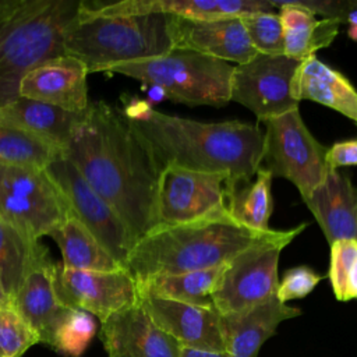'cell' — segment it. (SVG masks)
I'll return each instance as SVG.
<instances>
[{
    "mask_svg": "<svg viewBox=\"0 0 357 357\" xmlns=\"http://www.w3.org/2000/svg\"><path fill=\"white\" fill-rule=\"evenodd\" d=\"M100 339L107 357H180L183 347L139 303L100 322Z\"/></svg>",
    "mask_w": 357,
    "mask_h": 357,
    "instance_id": "16",
    "label": "cell"
},
{
    "mask_svg": "<svg viewBox=\"0 0 357 357\" xmlns=\"http://www.w3.org/2000/svg\"><path fill=\"white\" fill-rule=\"evenodd\" d=\"M86 66L73 57L60 56L50 59L29 71L20 84V96L57 106L71 113L88 109Z\"/></svg>",
    "mask_w": 357,
    "mask_h": 357,
    "instance_id": "19",
    "label": "cell"
},
{
    "mask_svg": "<svg viewBox=\"0 0 357 357\" xmlns=\"http://www.w3.org/2000/svg\"><path fill=\"white\" fill-rule=\"evenodd\" d=\"M130 121L148 144L160 170L176 165L191 170L226 173L227 192L251 181L261 167L264 131L257 124L237 120L202 123L152 107L138 120Z\"/></svg>",
    "mask_w": 357,
    "mask_h": 357,
    "instance_id": "2",
    "label": "cell"
},
{
    "mask_svg": "<svg viewBox=\"0 0 357 357\" xmlns=\"http://www.w3.org/2000/svg\"><path fill=\"white\" fill-rule=\"evenodd\" d=\"M169 14L77 15L66 36V54L81 60L88 73L152 59L173 49Z\"/></svg>",
    "mask_w": 357,
    "mask_h": 357,
    "instance_id": "5",
    "label": "cell"
},
{
    "mask_svg": "<svg viewBox=\"0 0 357 357\" xmlns=\"http://www.w3.org/2000/svg\"><path fill=\"white\" fill-rule=\"evenodd\" d=\"M290 92L294 100H311L328 106L357 124V89L337 70L321 61L315 54L297 67Z\"/></svg>",
    "mask_w": 357,
    "mask_h": 357,
    "instance_id": "22",
    "label": "cell"
},
{
    "mask_svg": "<svg viewBox=\"0 0 357 357\" xmlns=\"http://www.w3.org/2000/svg\"><path fill=\"white\" fill-rule=\"evenodd\" d=\"M272 174L259 167L255 178L241 183L226 192L227 209L234 220L254 231H268L273 211Z\"/></svg>",
    "mask_w": 357,
    "mask_h": 357,
    "instance_id": "27",
    "label": "cell"
},
{
    "mask_svg": "<svg viewBox=\"0 0 357 357\" xmlns=\"http://www.w3.org/2000/svg\"><path fill=\"white\" fill-rule=\"evenodd\" d=\"M82 116L84 112L71 113L57 106L21 96L0 106V124L26 131L56 145L63 152Z\"/></svg>",
    "mask_w": 357,
    "mask_h": 357,
    "instance_id": "23",
    "label": "cell"
},
{
    "mask_svg": "<svg viewBox=\"0 0 357 357\" xmlns=\"http://www.w3.org/2000/svg\"><path fill=\"white\" fill-rule=\"evenodd\" d=\"M54 287L64 305L92 314L100 322L138 304L137 283L127 269L77 271L57 262Z\"/></svg>",
    "mask_w": 357,
    "mask_h": 357,
    "instance_id": "14",
    "label": "cell"
},
{
    "mask_svg": "<svg viewBox=\"0 0 357 357\" xmlns=\"http://www.w3.org/2000/svg\"><path fill=\"white\" fill-rule=\"evenodd\" d=\"M138 303L156 326L183 347L225 351L219 314L213 307H201L148 294L138 296Z\"/></svg>",
    "mask_w": 357,
    "mask_h": 357,
    "instance_id": "17",
    "label": "cell"
},
{
    "mask_svg": "<svg viewBox=\"0 0 357 357\" xmlns=\"http://www.w3.org/2000/svg\"><path fill=\"white\" fill-rule=\"evenodd\" d=\"M300 63L286 54L258 53L247 63L234 64L230 100L250 109L262 123L298 109L290 84Z\"/></svg>",
    "mask_w": 357,
    "mask_h": 357,
    "instance_id": "13",
    "label": "cell"
},
{
    "mask_svg": "<svg viewBox=\"0 0 357 357\" xmlns=\"http://www.w3.org/2000/svg\"><path fill=\"white\" fill-rule=\"evenodd\" d=\"M61 156L64 152L56 145L26 131L0 124V165L45 170Z\"/></svg>",
    "mask_w": 357,
    "mask_h": 357,
    "instance_id": "28",
    "label": "cell"
},
{
    "mask_svg": "<svg viewBox=\"0 0 357 357\" xmlns=\"http://www.w3.org/2000/svg\"><path fill=\"white\" fill-rule=\"evenodd\" d=\"M287 230L254 231L229 213L192 223L156 227L132 247L124 269L135 282L155 275L211 269L227 264L244 250L282 238Z\"/></svg>",
    "mask_w": 357,
    "mask_h": 357,
    "instance_id": "3",
    "label": "cell"
},
{
    "mask_svg": "<svg viewBox=\"0 0 357 357\" xmlns=\"http://www.w3.org/2000/svg\"><path fill=\"white\" fill-rule=\"evenodd\" d=\"M347 24V35L353 40H357V0H350V7L344 18Z\"/></svg>",
    "mask_w": 357,
    "mask_h": 357,
    "instance_id": "37",
    "label": "cell"
},
{
    "mask_svg": "<svg viewBox=\"0 0 357 357\" xmlns=\"http://www.w3.org/2000/svg\"><path fill=\"white\" fill-rule=\"evenodd\" d=\"M38 243L28 241L13 227L0 222V284L11 301Z\"/></svg>",
    "mask_w": 357,
    "mask_h": 357,
    "instance_id": "29",
    "label": "cell"
},
{
    "mask_svg": "<svg viewBox=\"0 0 357 357\" xmlns=\"http://www.w3.org/2000/svg\"><path fill=\"white\" fill-rule=\"evenodd\" d=\"M240 18L257 53L268 56L284 54V35L279 14L255 13Z\"/></svg>",
    "mask_w": 357,
    "mask_h": 357,
    "instance_id": "31",
    "label": "cell"
},
{
    "mask_svg": "<svg viewBox=\"0 0 357 357\" xmlns=\"http://www.w3.org/2000/svg\"><path fill=\"white\" fill-rule=\"evenodd\" d=\"M261 167L272 177L291 181L301 198L308 197L326 177L328 148L310 132L298 109L264 121Z\"/></svg>",
    "mask_w": 357,
    "mask_h": 357,
    "instance_id": "9",
    "label": "cell"
},
{
    "mask_svg": "<svg viewBox=\"0 0 357 357\" xmlns=\"http://www.w3.org/2000/svg\"><path fill=\"white\" fill-rule=\"evenodd\" d=\"M326 163L329 170H339V167L357 166V138L335 142L328 148Z\"/></svg>",
    "mask_w": 357,
    "mask_h": 357,
    "instance_id": "35",
    "label": "cell"
},
{
    "mask_svg": "<svg viewBox=\"0 0 357 357\" xmlns=\"http://www.w3.org/2000/svg\"><path fill=\"white\" fill-rule=\"evenodd\" d=\"M301 315V310L275 297L241 312L219 315L225 351L233 357H257L278 326Z\"/></svg>",
    "mask_w": 357,
    "mask_h": 357,
    "instance_id": "20",
    "label": "cell"
},
{
    "mask_svg": "<svg viewBox=\"0 0 357 357\" xmlns=\"http://www.w3.org/2000/svg\"><path fill=\"white\" fill-rule=\"evenodd\" d=\"M279 10V18L284 35V54L303 61L314 56L317 50L326 47L336 38L337 20H318L311 11L297 6L294 1H271Z\"/></svg>",
    "mask_w": 357,
    "mask_h": 357,
    "instance_id": "24",
    "label": "cell"
},
{
    "mask_svg": "<svg viewBox=\"0 0 357 357\" xmlns=\"http://www.w3.org/2000/svg\"><path fill=\"white\" fill-rule=\"evenodd\" d=\"M81 0H26L0 25V106L20 98L22 78L45 61L66 56V36Z\"/></svg>",
    "mask_w": 357,
    "mask_h": 357,
    "instance_id": "4",
    "label": "cell"
},
{
    "mask_svg": "<svg viewBox=\"0 0 357 357\" xmlns=\"http://www.w3.org/2000/svg\"><path fill=\"white\" fill-rule=\"evenodd\" d=\"M307 223L289 229L282 238L252 245L231 258L223 268L212 293L219 315L241 312L276 296L278 265L282 250L297 237Z\"/></svg>",
    "mask_w": 357,
    "mask_h": 357,
    "instance_id": "10",
    "label": "cell"
},
{
    "mask_svg": "<svg viewBox=\"0 0 357 357\" xmlns=\"http://www.w3.org/2000/svg\"><path fill=\"white\" fill-rule=\"evenodd\" d=\"M148 98H149V102H160L163 98H166V93L159 86L151 85L148 91Z\"/></svg>",
    "mask_w": 357,
    "mask_h": 357,
    "instance_id": "39",
    "label": "cell"
},
{
    "mask_svg": "<svg viewBox=\"0 0 357 357\" xmlns=\"http://www.w3.org/2000/svg\"><path fill=\"white\" fill-rule=\"evenodd\" d=\"M61 251V265L67 269L109 272L124 269L73 215L49 234Z\"/></svg>",
    "mask_w": 357,
    "mask_h": 357,
    "instance_id": "25",
    "label": "cell"
},
{
    "mask_svg": "<svg viewBox=\"0 0 357 357\" xmlns=\"http://www.w3.org/2000/svg\"><path fill=\"white\" fill-rule=\"evenodd\" d=\"M233 68L234 64L227 61L173 47L152 59L113 66L107 73L123 74L148 86H159L173 102L220 107L230 102Z\"/></svg>",
    "mask_w": 357,
    "mask_h": 357,
    "instance_id": "7",
    "label": "cell"
},
{
    "mask_svg": "<svg viewBox=\"0 0 357 357\" xmlns=\"http://www.w3.org/2000/svg\"><path fill=\"white\" fill-rule=\"evenodd\" d=\"M56 265L49 250L38 243L13 297V308L35 331L39 342L78 357L93 336L95 324L88 312L60 301L54 287Z\"/></svg>",
    "mask_w": 357,
    "mask_h": 357,
    "instance_id": "6",
    "label": "cell"
},
{
    "mask_svg": "<svg viewBox=\"0 0 357 357\" xmlns=\"http://www.w3.org/2000/svg\"><path fill=\"white\" fill-rule=\"evenodd\" d=\"M225 265L202 271L151 276L135 282L138 296L148 294L201 307H213L212 293Z\"/></svg>",
    "mask_w": 357,
    "mask_h": 357,
    "instance_id": "26",
    "label": "cell"
},
{
    "mask_svg": "<svg viewBox=\"0 0 357 357\" xmlns=\"http://www.w3.org/2000/svg\"><path fill=\"white\" fill-rule=\"evenodd\" d=\"M297 6L311 11L314 15H322L324 18L337 20L344 24L346 14L350 7V0H317V1H300L293 0Z\"/></svg>",
    "mask_w": 357,
    "mask_h": 357,
    "instance_id": "34",
    "label": "cell"
},
{
    "mask_svg": "<svg viewBox=\"0 0 357 357\" xmlns=\"http://www.w3.org/2000/svg\"><path fill=\"white\" fill-rule=\"evenodd\" d=\"M328 278L339 301L357 300V240L331 244Z\"/></svg>",
    "mask_w": 357,
    "mask_h": 357,
    "instance_id": "30",
    "label": "cell"
},
{
    "mask_svg": "<svg viewBox=\"0 0 357 357\" xmlns=\"http://www.w3.org/2000/svg\"><path fill=\"white\" fill-rule=\"evenodd\" d=\"M45 170L64 195L71 215L124 268L135 245V238L116 211L86 183L78 169L66 156L56 159Z\"/></svg>",
    "mask_w": 357,
    "mask_h": 357,
    "instance_id": "12",
    "label": "cell"
},
{
    "mask_svg": "<svg viewBox=\"0 0 357 357\" xmlns=\"http://www.w3.org/2000/svg\"><path fill=\"white\" fill-rule=\"evenodd\" d=\"M275 10L269 0H81L78 14L92 17L158 13L187 20H223Z\"/></svg>",
    "mask_w": 357,
    "mask_h": 357,
    "instance_id": "15",
    "label": "cell"
},
{
    "mask_svg": "<svg viewBox=\"0 0 357 357\" xmlns=\"http://www.w3.org/2000/svg\"><path fill=\"white\" fill-rule=\"evenodd\" d=\"M321 279L322 276L308 266H294L279 280L276 298L284 304L290 300L303 298L315 289Z\"/></svg>",
    "mask_w": 357,
    "mask_h": 357,
    "instance_id": "33",
    "label": "cell"
},
{
    "mask_svg": "<svg viewBox=\"0 0 357 357\" xmlns=\"http://www.w3.org/2000/svg\"><path fill=\"white\" fill-rule=\"evenodd\" d=\"M180 357H233V356H230L227 351H212V350L181 347Z\"/></svg>",
    "mask_w": 357,
    "mask_h": 357,
    "instance_id": "38",
    "label": "cell"
},
{
    "mask_svg": "<svg viewBox=\"0 0 357 357\" xmlns=\"http://www.w3.org/2000/svg\"><path fill=\"white\" fill-rule=\"evenodd\" d=\"M64 156L116 211L135 243L158 227L160 169L121 109L105 100L91 102Z\"/></svg>",
    "mask_w": 357,
    "mask_h": 357,
    "instance_id": "1",
    "label": "cell"
},
{
    "mask_svg": "<svg viewBox=\"0 0 357 357\" xmlns=\"http://www.w3.org/2000/svg\"><path fill=\"white\" fill-rule=\"evenodd\" d=\"M226 173L167 165L160 170L156 192L158 227L198 222L229 213Z\"/></svg>",
    "mask_w": 357,
    "mask_h": 357,
    "instance_id": "11",
    "label": "cell"
},
{
    "mask_svg": "<svg viewBox=\"0 0 357 357\" xmlns=\"http://www.w3.org/2000/svg\"><path fill=\"white\" fill-rule=\"evenodd\" d=\"M303 201L329 245L340 240H357V187L347 173L329 170L325 180Z\"/></svg>",
    "mask_w": 357,
    "mask_h": 357,
    "instance_id": "21",
    "label": "cell"
},
{
    "mask_svg": "<svg viewBox=\"0 0 357 357\" xmlns=\"http://www.w3.org/2000/svg\"><path fill=\"white\" fill-rule=\"evenodd\" d=\"M71 215L46 170L0 165V222L31 243L49 236Z\"/></svg>",
    "mask_w": 357,
    "mask_h": 357,
    "instance_id": "8",
    "label": "cell"
},
{
    "mask_svg": "<svg viewBox=\"0 0 357 357\" xmlns=\"http://www.w3.org/2000/svg\"><path fill=\"white\" fill-rule=\"evenodd\" d=\"M0 307H13V301L10 298V296L6 293V290L3 289V286L0 284Z\"/></svg>",
    "mask_w": 357,
    "mask_h": 357,
    "instance_id": "40",
    "label": "cell"
},
{
    "mask_svg": "<svg viewBox=\"0 0 357 357\" xmlns=\"http://www.w3.org/2000/svg\"><path fill=\"white\" fill-rule=\"evenodd\" d=\"M170 31L173 47L194 50L230 64L247 63L258 54L241 18L187 20L172 15Z\"/></svg>",
    "mask_w": 357,
    "mask_h": 357,
    "instance_id": "18",
    "label": "cell"
},
{
    "mask_svg": "<svg viewBox=\"0 0 357 357\" xmlns=\"http://www.w3.org/2000/svg\"><path fill=\"white\" fill-rule=\"evenodd\" d=\"M39 343L35 331L13 308L0 307V357H21Z\"/></svg>",
    "mask_w": 357,
    "mask_h": 357,
    "instance_id": "32",
    "label": "cell"
},
{
    "mask_svg": "<svg viewBox=\"0 0 357 357\" xmlns=\"http://www.w3.org/2000/svg\"><path fill=\"white\" fill-rule=\"evenodd\" d=\"M26 0H0V25L13 18Z\"/></svg>",
    "mask_w": 357,
    "mask_h": 357,
    "instance_id": "36",
    "label": "cell"
}]
</instances>
